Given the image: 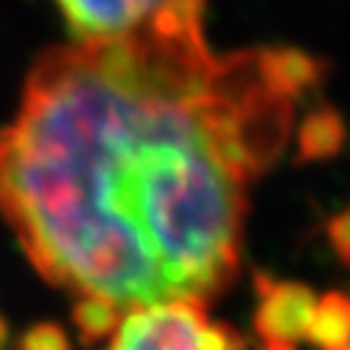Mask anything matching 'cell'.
Wrapping results in <instances>:
<instances>
[{
  "label": "cell",
  "instance_id": "obj_1",
  "mask_svg": "<svg viewBox=\"0 0 350 350\" xmlns=\"http://www.w3.org/2000/svg\"><path fill=\"white\" fill-rule=\"evenodd\" d=\"M317 80L298 50L213 53L204 3L55 47L0 124V215L77 301L207 304L237 276L248 193Z\"/></svg>",
  "mask_w": 350,
  "mask_h": 350
},
{
  "label": "cell",
  "instance_id": "obj_5",
  "mask_svg": "<svg viewBox=\"0 0 350 350\" xmlns=\"http://www.w3.org/2000/svg\"><path fill=\"white\" fill-rule=\"evenodd\" d=\"M309 339L320 350H350V295L331 293L317 301Z\"/></svg>",
  "mask_w": 350,
  "mask_h": 350
},
{
  "label": "cell",
  "instance_id": "obj_6",
  "mask_svg": "<svg viewBox=\"0 0 350 350\" xmlns=\"http://www.w3.org/2000/svg\"><path fill=\"white\" fill-rule=\"evenodd\" d=\"M124 314L103 301H77L75 306V323L80 328V336L85 342H97L103 336H111Z\"/></svg>",
  "mask_w": 350,
  "mask_h": 350
},
{
  "label": "cell",
  "instance_id": "obj_2",
  "mask_svg": "<svg viewBox=\"0 0 350 350\" xmlns=\"http://www.w3.org/2000/svg\"><path fill=\"white\" fill-rule=\"evenodd\" d=\"M105 350H243V339L215 323L204 304L171 301L127 312Z\"/></svg>",
  "mask_w": 350,
  "mask_h": 350
},
{
  "label": "cell",
  "instance_id": "obj_8",
  "mask_svg": "<svg viewBox=\"0 0 350 350\" xmlns=\"http://www.w3.org/2000/svg\"><path fill=\"white\" fill-rule=\"evenodd\" d=\"M3 342H6V325H3V320H0V347H3Z\"/></svg>",
  "mask_w": 350,
  "mask_h": 350
},
{
  "label": "cell",
  "instance_id": "obj_4",
  "mask_svg": "<svg viewBox=\"0 0 350 350\" xmlns=\"http://www.w3.org/2000/svg\"><path fill=\"white\" fill-rule=\"evenodd\" d=\"M262 304L256 312V331L268 342V350H290L293 342L309 339L317 301L309 290L259 279Z\"/></svg>",
  "mask_w": 350,
  "mask_h": 350
},
{
  "label": "cell",
  "instance_id": "obj_3",
  "mask_svg": "<svg viewBox=\"0 0 350 350\" xmlns=\"http://www.w3.org/2000/svg\"><path fill=\"white\" fill-rule=\"evenodd\" d=\"M53 3L77 42H89L124 36L174 6L204 3V0H53Z\"/></svg>",
  "mask_w": 350,
  "mask_h": 350
},
{
  "label": "cell",
  "instance_id": "obj_7",
  "mask_svg": "<svg viewBox=\"0 0 350 350\" xmlns=\"http://www.w3.org/2000/svg\"><path fill=\"white\" fill-rule=\"evenodd\" d=\"M20 350H69V339L58 325L42 323V325H33L23 336Z\"/></svg>",
  "mask_w": 350,
  "mask_h": 350
}]
</instances>
